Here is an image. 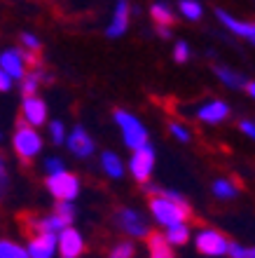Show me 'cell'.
I'll return each instance as SVG.
<instances>
[{
  "label": "cell",
  "mask_w": 255,
  "mask_h": 258,
  "mask_svg": "<svg viewBox=\"0 0 255 258\" xmlns=\"http://www.w3.org/2000/svg\"><path fill=\"white\" fill-rule=\"evenodd\" d=\"M190 59V45L185 40H178L174 45V61L176 63H185Z\"/></svg>",
  "instance_id": "obj_34"
},
{
  "label": "cell",
  "mask_w": 255,
  "mask_h": 258,
  "mask_svg": "<svg viewBox=\"0 0 255 258\" xmlns=\"http://www.w3.org/2000/svg\"><path fill=\"white\" fill-rule=\"evenodd\" d=\"M243 89H246V94H248L250 99H253V101H255V80L246 82V87H243Z\"/></svg>",
  "instance_id": "obj_38"
},
{
  "label": "cell",
  "mask_w": 255,
  "mask_h": 258,
  "mask_svg": "<svg viewBox=\"0 0 255 258\" xmlns=\"http://www.w3.org/2000/svg\"><path fill=\"white\" fill-rule=\"evenodd\" d=\"M215 17L220 19V24L227 28L229 33H234L236 38H243V40H248L255 45V21H246V19H239V17H232L229 12L225 10H215Z\"/></svg>",
  "instance_id": "obj_13"
},
{
  "label": "cell",
  "mask_w": 255,
  "mask_h": 258,
  "mask_svg": "<svg viewBox=\"0 0 255 258\" xmlns=\"http://www.w3.org/2000/svg\"><path fill=\"white\" fill-rule=\"evenodd\" d=\"M52 78H49V73L45 71L42 66H33L28 68L26 75L19 80V92L21 96H31V94H38L40 92V87L45 85V82H49Z\"/></svg>",
  "instance_id": "obj_17"
},
{
  "label": "cell",
  "mask_w": 255,
  "mask_h": 258,
  "mask_svg": "<svg viewBox=\"0 0 255 258\" xmlns=\"http://www.w3.org/2000/svg\"><path fill=\"white\" fill-rule=\"evenodd\" d=\"M157 35H159L161 40H171V38H174V28L171 26H157Z\"/></svg>",
  "instance_id": "obj_37"
},
{
  "label": "cell",
  "mask_w": 255,
  "mask_h": 258,
  "mask_svg": "<svg viewBox=\"0 0 255 258\" xmlns=\"http://www.w3.org/2000/svg\"><path fill=\"white\" fill-rule=\"evenodd\" d=\"M99 164H101L103 174H106L108 178H115V181L124 178V174H127V162H124L115 150H103L101 157H99Z\"/></svg>",
  "instance_id": "obj_18"
},
{
  "label": "cell",
  "mask_w": 255,
  "mask_h": 258,
  "mask_svg": "<svg viewBox=\"0 0 255 258\" xmlns=\"http://www.w3.org/2000/svg\"><path fill=\"white\" fill-rule=\"evenodd\" d=\"M0 68L5 71L14 82H19L28 71L26 56H24V49L21 47H5L0 49Z\"/></svg>",
  "instance_id": "obj_11"
},
{
  "label": "cell",
  "mask_w": 255,
  "mask_h": 258,
  "mask_svg": "<svg viewBox=\"0 0 255 258\" xmlns=\"http://www.w3.org/2000/svg\"><path fill=\"white\" fill-rule=\"evenodd\" d=\"M45 127H47L49 141H52L54 146H63V141H66V134H68L66 122H63V120H49Z\"/></svg>",
  "instance_id": "obj_28"
},
{
  "label": "cell",
  "mask_w": 255,
  "mask_h": 258,
  "mask_svg": "<svg viewBox=\"0 0 255 258\" xmlns=\"http://www.w3.org/2000/svg\"><path fill=\"white\" fill-rule=\"evenodd\" d=\"M0 258H28V251L17 239L0 237Z\"/></svg>",
  "instance_id": "obj_24"
},
{
  "label": "cell",
  "mask_w": 255,
  "mask_h": 258,
  "mask_svg": "<svg viewBox=\"0 0 255 258\" xmlns=\"http://www.w3.org/2000/svg\"><path fill=\"white\" fill-rule=\"evenodd\" d=\"M145 192H150V218L159 228H168V225L176 223H188L190 216H192V209H190L185 195L178 190H171V188H159V185L148 183L143 185Z\"/></svg>",
  "instance_id": "obj_1"
},
{
  "label": "cell",
  "mask_w": 255,
  "mask_h": 258,
  "mask_svg": "<svg viewBox=\"0 0 255 258\" xmlns=\"http://www.w3.org/2000/svg\"><path fill=\"white\" fill-rule=\"evenodd\" d=\"M26 228L31 235H38V232H47V235H56L61 228H66V225L61 223L56 214L49 211V214H38V216H26Z\"/></svg>",
  "instance_id": "obj_16"
},
{
  "label": "cell",
  "mask_w": 255,
  "mask_h": 258,
  "mask_svg": "<svg viewBox=\"0 0 255 258\" xmlns=\"http://www.w3.org/2000/svg\"><path fill=\"white\" fill-rule=\"evenodd\" d=\"M87 249V239L75 225H66L56 232V253L61 258H80Z\"/></svg>",
  "instance_id": "obj_9"
},
{
  "label": "cell",
  "mask_w": 255,
  "mask_h": 258,
  "mask_svg": "<svg viewBox=\"0 0 255 258\" xmlns=\"http://www.w3.org/2000/svg\"><path fill=\"white\" fill-rule=\"evenodd\" d=\"M227 256L229 258H255V246H243L241 242H229Z\"/></svg>",
  "instance_id": "obj_32"
},
{
  "label": "cell",
  "mask_w": 255,
  "mask_h": 258,
  "mask_svg": "<svg viewBox=\"0 0 255 258\" xmlns=\"http://www.w3.org/2000/svg\"><path fill=\"white\" fill-rule=\"evenodd\" d=\"M229 103L222 101V99H211V101L202 103L197 108V120L204 124H220L229 117Z\"/></svg>",
  "instance_id": "obj_15"
},
{
  "label": "cell",
  "mask_w": 255,
  "mask_h": 258,
  "mask_svg": "<svg viewBox=\"0 0 255 258\" xmlns=\"http://www.w3.org/2000/svg\"><path fill=\"white\" fill-rule=\"evenodd\" d=\"M12 190V171H10V160L5 153H0V202H5Z\"/></svg>",
  "instance_id": "obj_25"
},
{
  "label": "cell",
  "mask_w": 255,
  "mask_h": 258,
  "mask_svg": "<svg viewBox=\"0 0 255 258\" xmlns=\"http://www.w3.org/2000/svg\"><path fill=\"white\" fill-rule=\"evenodd\" d=\"M113 120L122 134V143H124L129 150L143 148L145 143H150L148 127H145V122H143L136 113H131V110H127V108H117L113 113Z\"/></svg>",
  "instance_id": "obj_3"
},
{
  "label": "cell",
  "mask_w": 255,
  "mask_h": 258,
  "mask_svg": "<svg viewBox=\"0 0 255 258\" xmlns=\"http://www.w3.org/2000/svg\"><path fill=\"white\" fill-rule=\"evenodd\" d=\"M19 47L24 49V52L38 54V52L42 49V40L33 33V31H21V35H19Z\"/></svg>",
  "instance_id": "obj_29"
},
{
  "label": "cell",
  "mask_w": 255,
  "mask_h": 258,
  "mask_svg": "<svg viewBox=\"0 0 255 258\" xmlns=\"http://www.w3.org/2000/svg\"><path fill=\"white\" fill-rule=\"evenodd\" d=\"M63 146H66L68 153H70L73 157H77V160H87V157H92L96 153L94 136L89 134L82 124H75L73 129H68Z\"/></svg>",
  "instance_id": "obj_10"
},
{
  "label": "cell",
  "mask_w": 255,
  "mask_h": 258,
  "mask_svg": "<svg viewBox=\"0 0 255 258\" xmlns=\"http://www.w3.org/2000/svg\"><path fill=\"white\" fill-rule=\"evenodd\" d=\"M108 258H136V242L122 239L108 251Z\"/></svg>",
  "instance_id": "obj_30"
},
{
  "label": "cell",
  "mask_w": 255,
  "mask_h": 258,
  "mask_svg": "<svg viewBox=\"0 0 255 258\" xmlns=\"http://www.w3.org/2000/svg\"><path fill=\"white\" fill-rule=\"evenodd\" d=\"M211 192H213L218 200L227 202V200H234V197L239 195V185H236L232 178L222 176V178H215V181H213V185H211Z\"/></svg>",
  "instance_id": "obj_23"
},
{
  "label": "cell",
  "mask_w": 255,
  "mask_h": 258,
  "mask_svg": "<svg viewBox=\"0 0 255 258\" xmlns=\"http://www.w3.org/2000/svg\"><path fill=\"white\" fill-rule=\"evenodd\" d=\"M192 242H195L197 251L202 253V256H208V258L227 256L229 239H227V235H222V232L215 230V228H199V230L192 235Z\"/></svg>",
  "instance_id": "obj_6"
},
{
  "label": "cell",
  "mask_w": 255,
  "mask_h": 258,
  "mask_svg": "<svg viewBox=\"0 0 255 258\" xmlns=\"http://www.w3.org/2000/svg\"><path fill=\"white\" fill-rule=\"evenodd\" d=\"M115 225L127 235V239H148L152 232L148 214L136 207H122L115 211Z\"/></svg>",
  "instance_id": "obj_4"
},
{
  "label": "cell",
  "mask_w": 255,
  "mask_h": 258,
  "mask_svg": "<svg viewBox=\"0 0 255 258\" xmlns=\"http://www.w3.org/2000/svg\"><path fill=\"white\" fill-rule=\"evenodd\" d=\"M178 12L188 21H199L204 14V7L199 0H181V3H178Z\"/></svg>",
  "instance_id": "obj_26"
},
{
  "label": "cell",
  "mask_w": 255,
  "mask_h": 258,
  "mask_svg": "<svg viewBox=\"0 0 255 258\" xmlns=\"http://www.w3.org/2000/svg\"><path fill=\"white\" fill-rule=\"evenodd\" d=\"M3 139H5V136H3V132H0V141H3Z\"/></svg>",
  "instance_id": "obj_39"
},
{
  "label": "cell",
  "mask_w": 255,
  "mask_h": 258,
  "mask_svg": "<svg viewBox=\"0 0 255 258\" xmlns=\"http://www.w3.org/2000/svg\"><path fill=\"white\" fill-rule=\"evenodd\" d=\"M52 211L56 214V218H59L63 225H73L75 218H77V209H75L73 202H56Z\"/></svg>",
  "instance_id": "obj_27"
},
{
  "label": "cell",
  "mask_w": 255,
  "mask_h": 258,
  "mask_svg": "<svg viewBox=\"0 0 255 258\" xmlns=\"http://www.w3.org/2000/svg\"><path fill=\"white\" fill-rule=\"evenodd\" d=\"M148 258H174V246L164 239L161 232H150V237H148Z\"/></svg>",
  "instance_id": "obj_21"
},
{
  "label": "cell",
  "mask_w": 255,
  "mask_h": 258,
  "mask_svg": "<svg viewBox=\"0 0 255 258\" xmlns=\"http://www.w3.org/2000/svg\"><path fill=\"white\" fill-rule=\"evenodd\" d=\"M12 87H14V80L10 78V75L0 68V94H7V92H12Z\"/></svg>",
  "instance_id": "obj_35"
},
{
  "label": "cell",
  "mask_w": 255,
  "mask_h": 258,
  "mask_svg": "<svg viewBox=\"0 0 255 258\" xmlns=\"http://www.w3.org/2000/svg\"><path fill=\"white\" fill-rule=\"evenodd\" d=\"M19 120L21 122L31 124V127L40 129L49 122V106L40 94H31V96H21V106H19Z\"/></svg>",
  "instance_id": "obj_8"
},
{
  "label": "cell",
  "mask_w": 255,
  "mask_h": 258,
  "mask_svg": "<svg viewBox=\"0 0 255 258\" xmlns=\"http://www.w3.org/2000/svg\"><path fill=\"white\" fill-rule=\"evenodd\" d=\"M42 169H45V176H49V174H59V171L66 169V160L59 155H47L45 160H42Z\"/></svg>",
  "instance_id": "obj_31"
},
{
  "label": "cell",
  "mask_w": 255,
  "mask_h": 258,
  "mask_svg": "<svg viewBox=\"0 0 255 258\" xmlns=\"http://www.w3.org/2000/svg\"><path fill=\"white\" fill-rule=\"evenodd\" d=\"M129 24H131V5H129V0H117L110 24L106 26V35L110 40H117L129 31Z\"/></svg>",
  "instance_id": "obj_12"
},
{
  "label": "cell",
  "mask_w": 255,
  "mask_h": 258,
  "mask_svg": "<svg viewBox=\"0 0 255 258\" xmlns=\"http://www.w3.org/2000/svg\"><path fill=\"white\" fill-rule=\"evenodd\" d=\"M213 73H215V78L225 85V87H229V89H243L246 87V75L243 73H239L236 68H229V66H222V63H218V66H213Z\"/></svg>",
  "instance_id": "obj_19"
},
{
  "label": "cell",
  "mask_w": 255,
  "mask_h": 258,
  "mask_svg": "<svg viewBox=\"0 0 255 258\" xmlns=\"http://www.w3.org/2000/svg\"><path fill=\"white\" fill-rule=\"evenodd\" d=\"M164 239H166L171 246H185L192 239V230H190V223H176L164 228Z\"/></svg>",
  "instance_id": "obj_20"
},
{
  "label": "cell",
  "mask_w": 255,
  "mask_h": 258,
  "mask_svg": "<svg viewBox=\"0 0 255 258\" xmlns=\"http://www.w3.org/2000/svg\"><path fill=\"white\" fill-rule=\"evenodd\" d=\"M24 246L28 251V258H54L56 256V235H47V232L28 235Z\"/></svg>",
  "instance_id": "obj_14"
},
{
  "label": "cell",
  "mask_w": 255,
  "mask_h": 258,
  "mask_svg": "<svg viewBox=\"0 0 255 258\" xmlns=\"http://www.w3.org/2000/svg\"><path fill=\"white\" fill-rule=\"evenodd\" d=\"M154 162H157V153H154V148L150 146V143H145L143 148L131 150V157H129L127 169H129V174L138 181V183H148L150 178H152Z\"/></svg>",
  "instance_id": "obj_7"
},
{
  "label": "cell",
  "mask_w": 255,
  "mask_h": 258,
  "mask_svg": "<svg viewBox=\"0 0 255 258\" xmlns=\"http://www.w3.org/2000/svg\"><path fill=\"white\" fill-rule=\"evenodd\" d=\"M45 188H47V192L56 202H75V200L80 197L82 181L77 174L63 169V171H59V174L45 176Z\"/></svg>",
  "instance_id": "obj_5"
},
{
  "label": "cell",
  "mask_w": 255,
  "mask_h": 258,
  "mask_svg": "<svg viewBox=\"0 0 255 258\" xmlns=\"http://www.w3.org/2000/svg\"><path fill=\"white\" fill-rule=\"evenodd\" d=\"M150 17H152V21L157 26H174V21H176L174 7L168 5V3H161V0L150 5Z\"/></svg>",
  "instance_id": "obj_22"
},
{
  "label": "cell",
  "mask_w": 255,
  "mask_h": 258,
  "mask_svg": "<svg viewBox=\"0 0 255 258\" xmlns=\"http://www.w3.org/2000/svg\"><path fill=\"white\" fill-rule=\"evenodd\" d=\"M239 129H241L243 136H248L250 141H255V122L253 120H241V122H239Z\"/></svg>",
  "instance_id": "obj_36"
},
{
  "label": "cell",
  "mask_w": 255,
  "mask_h": 258,
  "mask_svg": "<svg viewBox=\"0 0 255 258\" xmlns=\"http://www.w3.org/2000/svg\"><path fill=\"white\" fill-rule=\"evenodd\" d=\"M42 148H45V139H42L40 129L31 127L26 122H17L12 132V153L19 157L24 164H31L35 157L42 155Z\"/></svg>",
  "instance_id": "obj_2"
},
{
  "label": "cell",
  "mask_w": 255,
  "mask_h": 258,
  "mask_svg": "<svg viewBox=\"0 0 255 258\" xmlns=\"http://www.w3.org/2000/svg\"><path fill=\"white\" fill-rule=\"evenodd\" d=\"M168 132H171V136H174L176 141H181V143H190L192 141V132H190L188 124H183V122H171L168 124Z\"/></svg>",
  "instance_id": "obj_33"
}]
</instances>
